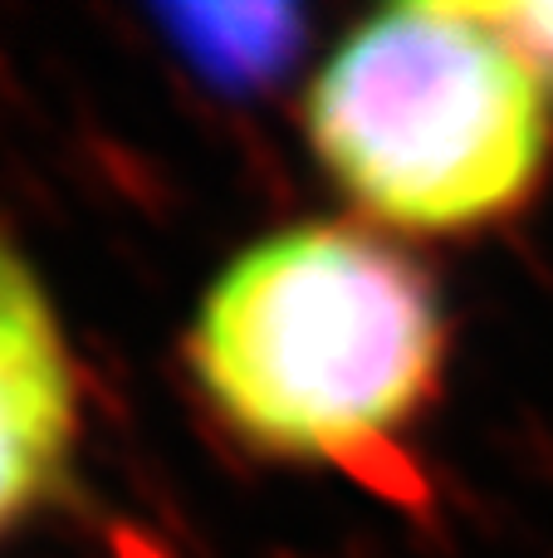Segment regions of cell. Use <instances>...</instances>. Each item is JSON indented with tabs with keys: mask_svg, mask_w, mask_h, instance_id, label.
<instances>
[{
	"mask_svg": "<svg viewBox=\"0 0 553 558\" xmlns=\"http://www.w3.org/2000/svg\"><path fill=\"white\" fill-rule=\"evenodd\" d=\"M446 363L437 284L392 241L333 221L235 255L201 299L192 367L241 441L343 461L407 426Z\"/></svg>",
	"mask_w": 553,
	"mask_h": 558,
	"instance_id": "obj_1",
	"label": "cell"
},
{
	"mask_svg": "<svg viewBox=\"0 0 553 558\" xmlns=\"http://www.w3.org/2000/svg\"><path fill=\"white\" fill-rule=\"evenodd\" d=\"M549 94L490 5H397L362 20L319 69L309 143L372 221L460 235L534 196Z\"/></svg>",
	"mask_w": 553,
	"mask_h": 558,
	"instance_id": "obj_2",
	"label": "cell"
},
{
	"mask_svg": "<svg viewBox=\"0 0 553 558\" xmlns=\"http://www.w3.org/2000/svg\"><path fill=\"white\" fill-rule=\"evenodd\" d=\"M74 367L35 270L0 241V530L64 475Z\"/></svg>",
	"mask_w": 553,
	"mask_h": 558,
	"instance_id": "obj_3",
	"label": "cell"
},
{
	"mask_svg": "<svg viewBox=\"0 0 553 558\" xmlns=\"http://www.w3.org/2000/svg\"><path fill=\"white\" fill-rule=\"evenodd\" d=\"M162 20L172 25V39L196 74L221 88L270 84L299 49L294 10H167Z\"/></svg>",
	"mask_w": 553,
	"mask_h": 558,
	"instance_id": "obj_4",
	"label": "cell"
},
{
	"mask_svg": "<svg viewBox=\"0 0 553 558\" xmlns=\"http://www.w3.org/2000/svg\"><path fill=\"white\" fill-rule=\"evenodd\" d=\"M495 20L519 39L534 69L544 74V84L553 88V0H534V5H490Z\"/></svg>",
	"mask_w": 553,
	"mask_h": 558,
	"instance_id": "obj_5",
	"label": "cell"
}]
</instances>
